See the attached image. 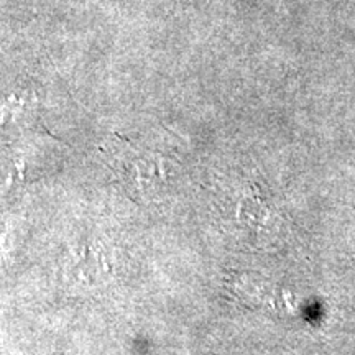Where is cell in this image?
<instances>
[{
    "instance_id": "6da1fadb",
    "label": "cell",
    "mask_w": 355,
    "mask_h": 355,
    "mask_svg": "<svg viewBox=\"0 0 355 355\" xmlns=\"http://www.w3.org/2000/svg\"><path fill=\"white\" fill-rule=\"evenodd\" d=\"M102 150L107 155L114 173L130 194H152L166 181L165 162L157 153L145 152L128 141L125 144L117 140H110Z\"/></svg>"
}]
</instances>
